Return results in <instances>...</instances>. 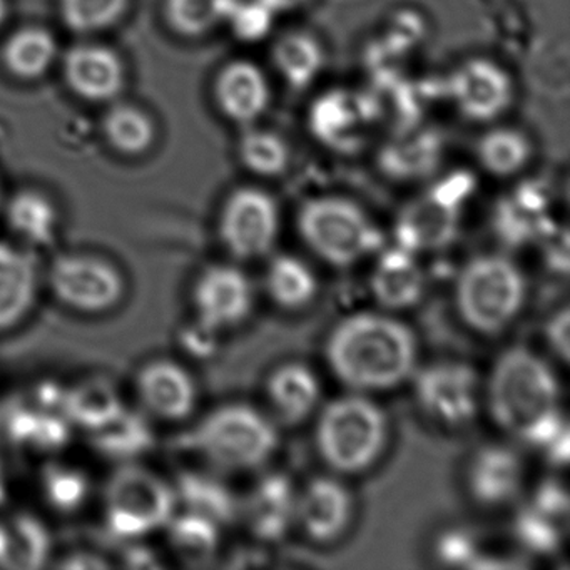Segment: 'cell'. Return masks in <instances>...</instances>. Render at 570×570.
Here are the masks:
<instances>
[{
  "label": "cell",
  "mask_w": 570,
  "mask_h": 570,
  "mask_svg": "<svg viewBox=\"0 0 570 570\" xmlns=\"http://www.w3.org/2000/svg\"><path fill=\"white\" fill-rule=\"evenodd\" d=\"M485 399L500 429L566 465L569 426L560 406L559 380L546 360L523 346L507 350L493 365Z\"/></svg>",
  "instance_id": "obj_1"
},
{
  "label": "cell",
  "mask_w": 570,
  "mask_h": 570,
  "mask_svg": "<svg viewBox=\"0 0 570 570\" xmlns=\"http://www.w3.org/2000/svg\"><path fill=\"white\" fill-rule=\"evenodd\" d=\"M333 375L356 393L395 389L412 379L419 345L409 326L382 313H356L342 320L326 340Z\"/></svg>",
  "instance_id": "obj_2"
},
{
  "label": "cell",
  "mask_w": 570,
  "mask_h": 570,
  "mask_svg": "<svg viewBox=\"0 0 570 570\" xmlns=\"http://www.w3.org/2000/svg\"><path fill=\"white\" fill-rule=\"evenodd\" d=\"M316 449L326 465L342 475H355L375 465L389 440L385 412L365 393L333 400L316 422Z\"/></svg>",
  "instance_id": "obj_3"
},
{
  "label": "cell",
  "mask_w": 570,
  "mask_h": 570,
  "mask_svg": "<svg viewBox=\"0 0 570 570\" xmlns=\"http://www.w3.org/2000/svg\"><path fill=\"white\" fill-rule=\"evenodd\" d=\"M196 452L222 472H248L265 465L278 449L272 419L246 403L219 406L193 429Z\"/></svg>",
  "instance_id": "obj_4"
},
{
  "label": "cell",
  "mask_w": 570,
  "mask_h": 570,
  "mask_svg": "<svg viewBox=\"0 0 570 570\" xmlns=\"http://www.w3.org/2000/svg\"><path fill=\"white\" fill-rule=\"evenodd\" d=\"M525 299V276L507 256H475L456 278V312L480 335L505 332L522 312Z\"/></svg>",
  "instance_id": "obj_5"
},
{
  "label": "cell",
  "mask_w": 570,
  "mask_h": 570,
  "mask_svg": "<svg viewBox=\"0 0 570 570\" xmlns=\"http://www.w3.org/2000/svg\"><path fill=\"white\" fill-rule=\"evenodd\" d=\"M299 236L328 265L346 268L383 248V235L368 213L345 196H316L296 216Z\"/></svg>",
  "instance_id": "obj_6"
},
{
  "label": "cell",
  "mask_w": 570,
  "mask_h": 570,
  "mask_svg": "<svg viewBox=\"0 0 570 570\" xmlns=\"http://www.w3.org/2000/svg\"><path fill=\"white\" fill-rule=\"evenodd\" d=\"M176 512L175 487L135 462L119 466L106 483L102 513L116 537L132 540L165 529Z\"/></svg>",
  "instance_id": "obj_7"
},
{
  "label": "cell",
  "mask_w": 570,
  "mask_h": 570,
  "mask_svg": "<svg viewBox=\"0 0 570 570\" xmlns=\"http://www.w3.org/2000/svg\"><path fill=\"white\" fill-rule=\"evenodd\" d=\"M473 188L475 181L466 171L439 179L396 216V245L415 255L449 248L459 236L463 209Z\"/></svg>",
  "instance_id": "obj_8"
},
{
  "label": "cell",
  "mask_w": 570,
  "mask_h": 570,
  "mask_svg": "<svg viewBox=\"0 0 570 570\" xmlns=\"http://www.w3.org/2000/svg\"><path fill=\"white\" fill-rule=\"evenodd\" d=\"M59 305L82 315H105L125 302L128 282L118 263L101 253L75 249L56 255L46 273Z\"/></svg>",
  "instance_id": "obj_9"
},
{
  "label": "cell",
  "mask_w": 570,
  "mask_h": 570,
  "mask_svg": "<svg viewBox=\"0 0 570 570\" xmlns=\"http://www.w3.org/2000/svg\"><path fill=\"white\" fill-rule=\"evenodd\" d=\"M412 379L416 403L433 422L462 429L475 420L483 392L472 366L442 360L415 370Z\"/></svg>",
  "instance_id": "obj_10"
},
{
  "label": "cell",
  "mask_w": 570,
  "mask_h": 570,
  "mask_svg": "<svg viewBox=\"0 0 570 570\" xmlns=\"http://www.w3.org/2000/svg\"><path fill=\"white\" fill-rule=\"evenodd\" d=\"M218 235L233 258H263L278 239V203L259 186L233 189L219 212Z\"/></svg>",
  "instance_id": "obj_11"
},
{
  "label": "cell",
  "mask_w": 570,
  "mask_h": 570,
  "mask_svg": "<svg viewBox=\"0 0 570 570\" xmlns=\"http://www.w3.org/2000/svg\"><path fill=\"white\" fill-rule=\"evenodd\" d=\"M450 105L466 121L492 125L512 109L517 88L512 75L489 58L460 62L446 79Z\"/></svg>",
  "instance_id": "obj_12"
},
{
  "label": "cell",
  "mask_w": 570,
  "mask_h": 570,
  "mask_svg": "<svg viewBox=\"0 0 570 570\" xmlns=\"http://www.w3.org/2000/svg\"><path fill=\"white\" fill-rule=\"evenodd\" d=\"M306 122L320 145L340 155H353L365 146L376 119L366 92L333 88L313 99Z\"/></svg>",
  "instance_id": "obj_13"
},
{
  "label": "cell",
  "mask_w": 570,
  "mask_h": 570,
  "mask_svg": "<svg viewBox=\"0 0 570 570\" xmlns=\"http://www.w3.org/2000/svg\"><path fill=\"white\" fill-rule=\"evenodd\" d=\"M196 322L212 332L238 326L253 308V288L242 269L212 265L196 276L191 289Z\"/></svg>",
  "instance_id": "obj_14"
},
{
  "label": "cell",
  "mask_w": 570,
  "mask_h": 570,
  "mask_svg": "<svg viewBox=\"0 0 570 570\" xmlns=\"http://www.w3.org/2000/svg\"><path fill=\"white\" fill-rule=\"evenodd\" d=\"M219 115L239 128L256 125L272 105V85L252 59H232L216 72L212 88Z\"/></svg>",
  "instance_id": "obj_15"
},
{
  "label": "cell",
  "mask_w": 570,
  "mask_h": 570,
  "mask_svg": "<svg viewBox=\"0 0 570 570\" xmlns=\"http://www.w3.org/2000/svg\"><path fill=\"white\" fill-rule=\"evenodd\" d=\"M136 395L148 415L183 422L195 412L198 386L188 368L169 358H155L136 373Z\"/></svg>",
  "instance_id": "obj_16"
},
{
  "label": "cell",
  "mask_w": 570,
  "mask_h": 570,
  "mask_svg": "<svg viewBox=\"0 0 570 570\" xmlns=\"http://www.w3.org/2000/svg\"><path fill=\"white\" fill-rule=\"evenodd\" d=\"M62 79L82 101H116L126 88V66L109 46L85 42L62 56Z\"/></svg>",
  "instance_id": "obj_17"
},
{
  "label": "cell",
  "mask_w": 570,
  "mask_h": 570,
  "mask_svg": "<svg viewBox=\"0 0 570 570\" xmlns=\"http://www.w3.org/2000/svg\"><path fill=\"white\" fill-rule=\"evenodd\" d=\"M445 156V142L436 129L412 126L392 132L376 155V166L386 179L416 183L432 178Z\"/></svg>",
  "instance_id": "obj_18"
},
{
  "label": "cell",
  "mask_w": 570,
  "mask_h": 570,
  "mask_svg": "<svg viewBox=\"0 0 570 570\" xmlns=\"http://www.w3.org/2000/svg\"><path fill=\"white\" fill-rule=\"evenodd\" d=\"M517 542L529 552L550 556L560 549L569 530V499L556 480L542 483L532 499L520 507L515 522Z\"/></svg>",
  "instance_id": "obj_19"
},
{
  "label": "cell",
  "mask_w": 570,
  "mask_h": 570,
  "mask_svg": "<svg viewBox=\"0 0 570 570\" xmlns=\"http://www.w3.org/2000/svg\"><path fill=\"white\" fill-rule=\"evenodd\" d=\"M353 519V497L340 480L316 476L298 490L296 525L316 543H333L345 535Z\"/></svg>",
  "instance_id": "obj_20"
},
{
  "label": "cell",
  "mask_w": 570,
  "mask_h": 570,
  "mask_svg": "<svg viewBox=\"0 0 570 570\" xmlns=\"http://www.w3.org/2000/svg\"><path fill=\"white\" fill-rule=\"evenodd\" d=\"M523 462L519 453L502 443L480 446L466 466V489L487 509L512 503L523 485Z\"/></svg>",
  "instance_id": "obj_21"
},
{
  "label": "cell",
  "mask_w": 570,
  "mask_h": 570,
  "mask_svg": "<svg viewBox=\"0 0 570 570\" xmlns=\"http://www.w3.org/2000/svg\"><path fill=\"white\" fill-rule=\"evenodd\" d=\"M298 490L285 473H266L242 502L239 517L263 542H278L296 525Z\"/></svg>",
  "instance_id": "obj_22"
},
{
  "label": "cell",
  "mask_w": 570,
  "mask_h": 570,
  "mask_svg": "<svg viewBox=\"0 0 570 570\" xmlns=\"http://www.w3.org/2000/svg\"><path fill=\"white\" fill-rule=\"evenodd\" d=\"M41 275L35 252L0 239V332L24 323L38 302Z\"/></svg>",
  "instance_id": "obj_23"
},
{
  "label": "cell",
  "mask_w": 570,
  "mask_h": 570,
  "mask_svg": "<svg viewBox=\"0 0 570 570\" xmlns=\"http://www.w3.org/2000/svg\"><path fill=\"white\" fill-rule=\"evenodd\" d=\"M370 288L383 308L402 312L415 306L425 293V273L419 255L399 245L380 249Z\"/></svg>",
  "instance_id": "obj_24"
},
{
  "label": "cell",
  "mask_w": 570,
  "mask_h": 570,
  "mask_svg": "<svg viewBox=\"0 0 570 570\" xmlns=\"http://www.w3.org/2000/svg\"><path fill=\"white\" fill-rule=\"evenodd\" d=\"M273 68L292 91L312 88L326 66V49L318 36L292 29L276 38L269 49Z\"/></svg>",
  "instance_id": "obj_25"
},
{
  "label": "cell",
  "mask_w": 570,
  "mask_h": 570,
  "mask_svg": "<svg viewBox=\"0 0 570 570\" xmlns=\"http://www.w3.org/2000/svg\"><path fill=\"white\" fill-rule=\"evenodd\" d=\"M266 395L279 422L298 425L318 409L322 385L309 366L286 363L269 375Z\"/></svg>",
  "instance_id": "obj_26"
},
{
  "label": "cell",
  "mask_w": 570,
  "mask_h": 570,
  "mask_svg": "<svg viewBox=\"0 0 570 570\" xmlns=\"http://www.w3.org/2000/svg\"><path fill=\"white\" fill-rule=\"evenodd\" d=\"M6 219L19 245L31 252L49 248L58 238V206L46 193L38 189H21L9 199Z\"/></svg>",
  "instance_id": "obj_27"
},
{
  "label": "cell",
  "mask_w": 570,
  "mask_h": 570,
  "mask_svg": "<svg viewBox=\"0 0 570 570\" xmlns=\"http://www.w3.org/2000/svg\"><path fill=\"white\" fill-rule=\"evenodd\" d=\"M56 36L41 26H26L6 39L0 61L6 71L19 81L35 82L45 78L58 61Z\"/></svg>",
  "instance_id": "obj_28"
},
{
  "label": "cell",
  "mask_w": 570,
  "mask_h": 570,
  "mask_svg": "<svg viewBox=\"0 0 570 570\" xmlns=\"http://www.w3.org/2000/svg\"><path fill=\"white\" fill-rule=\"evenodd\" d=\"M176 483L178 503L188 512L198 513L218 523L219 527L235 522L239 517L242 502L219 476L208 472H186Z\"/></svg>",
  "instance_id": "obj_29"
},
{
  "label": "cell",
  "mask_w": 570,
  "mask_h": 570,
  "mask_svg": "<svg viewBox=\"0 0 570 570\" xmlns=\"http://www.w3.org/2000/svg\"><path fill=\"white\" fill-rule=\"evenodd\" d=\"M475 155L480 168L493 178H513L532 161L533 142L522 129L493 126L480 136Z\"/></svg>",
  "instance_id": "obj_30"
},
{
  "label": "cell",
  "mask_w": 570,
  "mask_h": 570,
  "mask_svg": "<svg viewBox=\"0 0 570 570\" xmlns=\"http://www.w3.org/2000/svg\"><path fill=\"white\" fill-rule=\"evenodd\" d=\"M62 409L69 423L92 432L111 422L125 405L118 389L109 380L92 376L65 390Z\"/></svg>",
  "instance_id": "obj_31"
},
{
  "label": "cell",
  "mask_w": 570,
  "mask_h": 570,
  "mask_svg": "<svg viewBox=\"0 0 570 570\" xmlns=\"http://www.w3.org/2000/svg\"><path fill=\"white\" fill-rule=\"evenodd\" d=\"M497 232L510 245H525L547 235V199L539 189L522 188L497 209Z\"/></svg>",
  "instance_id": "obj_32"
},
{
  "label": "cell",
  "mask_w": 570,
  "mask_h": 570,
  "mask_svg": "<svg viewBox=\"0 0 570 570\" xmlns=\"http://www.w3.org/2000/svg\"><path fill=\"white\" fill-rule=\"evenodd\" d=\"M106 142L121 156L146 155L156 142L155 119L145 109L128 102H116L106 111L101 122Z\"/></svg>",
  "instance_id": "obj_33"
},
{
  "label": "cell",
  "mask_w": 570,
  "mask_h": 570,
  "mask_svg": "<svg viewBox=\"0 0 570 570\" xmlns=\"http://www.w3.org/2000/svg\"><path fill=\"white\" fill-rule=\"evenodd\" d=\"M165 529L173 552L186 566H206L218 553L223 527L206 517L183 510L173 515Z\"/></svg>",
  "instance_id": "obj_34"
},
{
  "label": "cell",
  "mask_w": 570,
  "mask_h": 570,
  "mask_svg": "<svg viewBox=\"0 0 570 570\" xmlns=\"http://www.w3.org/2000/svg\"><path fill=\"white\" fill-rule=\"evenodd\" d=\"M236 155L243 168L258 178H279L292 165V149L286 139L272 129L256 125L243 128Z\"/></svg>",
  "instance_id": "obj_35"
},
{
  "label": "cell",
  "mask_w": 570,
  "mask_h": 570,
  "mask_svg": "<svg viewBox=\"0 0 570 570\" xmlns=\"http://www.w3.org/2000/svg\"><path fill=\"white\" fill-rule=\"evenodd\" d=\"M269 298L285 309H302L318 293L315 273L303 259L278 255L269 262L265 276Z\"/></svg>",
  "instance_id": "obj_36"
},
{
  "label": "cell",
  "mask_w": 570,
  "mask_h": 570,
  "mask_svg": "<svg viewBox=\"0 0 570 570\" xmlns=\"http://www.w3.org/2000/svg\"><path fill=\"white\" fill-rule=\"evenodd\" d=\"M88 435L95 449L102 455L128 462L146 452L153 442V430L145 416L126 409L111 422L88 432Z\"/></svg>",
  "instance_id": "obj_37"
},
{
  "label": "cell",
  "mask_w": 570,
  "mask_h": 570,
  "mask_svg": "<svg viewBox=\"0 0 570 570\" xmlns=\"http://www.w3.org/2000/svg\"><path fill=\"white\" fill-rule=\"evenodd\" d=\"M236 0H165L166 24L179 38L203 39L226 24Z\"/></svg>",
  "instance_id": "obj_38"
},
{
  "label": "cell",
  "mask_w": 570,
  "mask_h": 570,
  "mask_svg": "<svg viewBox=\"0 0 570 570\" xmlns=\"http://www.w3.org/2000/svg\"><path fill=\"white\" fill-rule=\"evenodd\" d=\"M41 492L56 512L72 513L88 502L91 482L78 466L49 463L41 473Z\"/></svg>",
  "instance_id": "obj_39"
},
{
  "label": "cell",
  "mask_w": 570,
  "mask_h": 570,
  "mask_svg": "<svg viewBox=\"0 0 570 570\" xmlns=\"http://www.w3.org/2000/svg\"><path fill=\"white\" fill-rule=\"evenodd\" d=\"M129 9V0H59V14L69 31L96 35L118 24Z\"/></svg>",
  "instance_id": "obj_40"
},
{
  "label": "cell",
  "mask_w": 570,
  "mask_h": 570,
  "mask_svg": "<svg viewBox=\"0 0 570 570\" xmlns=\"http://www.w3.org/2000/svg\"><path fill=\"white\" fill-rule=\"evenodd\" d=\"M8 529V550L2 566L8 567H39L48 557V533L41 523L28 515H19Z\"/></svg>",
  "instance_id": "obj_41"
},
{
  "label": "cell",
  "mask_w": 570,
  "mask_h": 570,
  "mask_svg": "<svg viewBox=\"0 0 570 570\" xmlns=\"http://www.w3.org/2000/svg\"><path fill=\"white\" fill-rule=\"evenodd\" d=\"M276 16L262 0H236L226 24L243 42H258L272 32Z\"/></svg>",
  "instance_id": "obj_42"
},
{
  "label": "cell",
  "mask_w": 570,
  "mask_h": 570,
  "mask_svg": "<svg viewBox=\"0 0 570 570\" xmlns=\"http://www.w3.org/2000/svg\"><path fill=\"white\" fill-rule=\"evenodd\" d=\"M423 39V21L413 12H399L392 19V26L385 32V38L380 39L379 48L385 55L399 58L403 52L412 51Z\"/></svg>",
  "instance_id": "obj_43"
},
{
  "label": "cell",
  "mask_w": 570,
  "mask_h": 570,
  "mask_svg": "<svg viewBox=\"0 0 570 570\" xmlns=\"http://www.w3.org/2000/svg\"><path fill=\"white\" fill-rule=\"evenodd\" d=\"M436 556L449 566L479 567V550L465 533L450 532L439 540Z\"/></svg>",
  "instance_id": "obj_44"
},
{
  "label": "cell",
  "mask_w": 570,
  "mask_h": 570,
  "mask_svg": "<svg viewBox=\"0 0 570 570\" xmlns=\"http://www.w3.org/2000/svg\"><path fill=\"white\" fill-rule=\"evenodd\" d=\"M569 309H567V306H563L562 309H559V312L549 320L546 328L547 342H549L550 348H552L553 353H556L560 360H563V362L569 360Z\"/></svg>",
  "instance_id": "obj_45"
},
{
  "label": "cell",
  "mask_w": 570,
  "mask_h": 570,
  "mask_svg": "<svg viewBox=\"0 0 570 570\" xmlns=\"http://www.w3.org/2000/svg\"><path fill=\"white\" fill-rule=\"evenodd\" d=\"M262 2L273 14L279 16L298 11L303 6L309 4L312 0H262Z\"/></svg>",
  "instance_id": "obj_46"
},
{
  "label": "cell",
  "mask_w": 570,
  "mask_h": 570,
  "mask_svg": "<svg viewBox=\"0 0 570 570\" xmlns=\"http://www.w3.org/2000/svg\"><path fill=\"white\" fill-rule=\"evenodd\" d=\"M6 550H8V529L0 523V563H4Z\"/></svg>",
  "instance_id": "obj_47"
},
{
  "label": "cell",
  "mask_w": 570,
  "mask_h": 570,
  "mask_svg": "<svg viewBox=\"0 0 570 570\" xmlns=\"http://www.w3.org/2000/svg\"><path fill=\"white\" fill-rule=\"evenodd\" d=\"M9 18V2L8 0H0V29L4 28L6 21Z\"/></svg>",
  "instance_id": "obj_48"
},
{
  "label": "cell",
  "mask_w": 570,
  "mask_h": 570,
  "mask_svg": "<svg viewBox=\"0 0 570 570\" xmlns=\"http://www.w3.org/2000/svg\"><path fill=\"white\" fill-rule=\"evenodd\" d=\"M4 479H2V470H0V499L4 497Z\"/></svg>",
  "instance_id": "obj_49"
},
{
  "label": "cell",
  "mask_w": 570,
  "mask_h": 570,
  "mask_svg": "<svg viewBox=\"0 0 570 570\" xmlns=\"http://www.w3.org/2000/svg\"><path fill=\"white\" fill-rule=\"evenodd\" d=\"M0 202H2V189H0Z\"/></svg>",
  "instance_id": "obj_50"
}]
</instances>
